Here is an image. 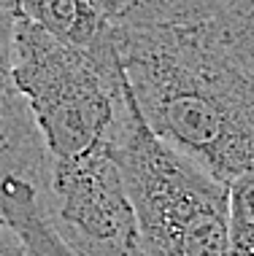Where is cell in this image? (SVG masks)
Wrapping results in <instances>:
<instances>
[{"mask_svg":"<svg viewBox=\"0 0 254 256\" xmlns=\"http://www.w3.org/2000/svg\"><path fill=\"white\" fill-rule=\"evenodd\" d=\"M116 54L154 138L222 184L254 172V73L203 24H116Z\"/></svg>","mask_w":254,"mask_h":256,"instance_id":"6da1fadb","label":"cell"},{"mask_svg":"<svg viewBox=\"0 0 254 256\" xmlns=\"http://www.w3.org/2000/svg\"><path fill=\"white\" fill-rule=\"evenodd\" d=\"M111 154L135 218V256H227V184L152 135L130 98Z\"/></svg>","mask_w":254,"mask_h":256,"instance_id":"7a4b0ae2","label":"cell"},{"mask_svg":"<svg viewBox=\"0 0 254 256\" xmlns=\"http://www.w3.org/2000/svg\"><path fill=\"white\" fill-rule=\"evenodd\" d=\"M14 84L25 98L52 164L114 146L130 108L119 62H100L17 16Z\"/></svg>","mask_w":254,"mask_h":256,"instance_id":"3957f363","label":"cell"},{"mask_svg":"<svg viewBox=\"0 0 254 256\" xmlns=\"http://www.w3.org/2000/svg\"><path fill=\"white\" fill-rule=\"evenodd\" d=\"M111 148L49 168L46 216L79 256H135V218Z\"/></svg>","mask_w":254,"mask_h":256,"instance_id":"277c9868","label":"cell"},{"mask_svg":"<svg viewBox=\"0 0 254 256\" xmlns=\"http://www.w3.org/2000/svg\"><path fill=\"white\" fill-rule=\"evenodd\" d=\"M14 24V0H0V178L30 181L46 197L49 156L11 73Z\"/></svg>","mask_w":254,"mask_h":256,"instance_id":"5b68a950","label":"cell"},{"mask_svg":"<svg viewBox=\"0 0 254 256\" xmlns=\"http://www.w3.org/2000/svg\"><path fill=\"white\" fill-rule=\"evenodd\" d=\"M14 14L100 62H119L116 14L106 0H14Z\"/></svg>","mask_w":254,"mask_h":256,"instance_id":"8992f818","label":"cell"},{"mask_svg":"<svg viewBox=\"0 0 254 256\" xmlns=\"http://www.w3.org/2000/svg\"><path fill=\"white\" fill-rule=\"evenodd\" d=\"M0 224L22 243L27 256H79L54 232L44 194L22 178H0Z\"/></svg>","mask_w":254,"mask_h":256,"instance_id":"52a82bcc","label":"cell"},{"mask_svg":"<svg viewBox=\"0 0 254 256\" xmlns=\"http://www.w3.org/2000/svg\"><path fill=\"white\" fill-rule=\"evenodd\" d=\"M227 0H125L116 24L146 27V24H203L214 19Z\"/></svg>","mask_w":254,"mask_h":256,"instance_id":"ba28073f","label":"cell"},{"mask_svg":"<svg viewBox=\"0 0 254 256\" xmlns=\"http://www.w3.org/2000/svg\"><path fill=\"white\" fill-rule=\"evenodd\" d=\"M203 27L232 57L254 73V0H227Z\"/></svg>","mask_w":254,"mask_h":256,"instance_id":"9c48e42d","label":"cell"},{"mask_svg":"<svg viewBox=\"0 0 254 256\" xmlns=\"http://www.w3.org/2000/svg\"><path fill=\"white\" fill-rule=\"evenodd\" d=\"M227 256H254V172L227 184Z\"/></svg>","mask_w":254,"mask_h":256,"instance_id":"30bf717a","label":"cell"},{"mask_svg":"<svg viewBox=\"0 0 254 256\" xmlns=\"http://www.w3.org/2000/svg\"><path fill=\"white\" fill-rule=\"evenodd\" d=\"M0 256H27L22 243H19L3 224H0Z\"/></svg>","mask_w":254,"mask_h":256,"instance_id":"8fae6325","label":"cell"},{"mask_svg":"<svg viewBox=\"0 0 254 256\" xmlns=\"http://www.w3.org/2000/svg\"><path fill=\"white\" fill-rule=\"evenodd\" d=\"M108 6H111V11L116 14V16H119V11H122V6H125V0H106Z\"/></svg>","mask_w":254,"mask_h":256,"instance_id":"7c38bea8","label":"cell"}]
</instances>
